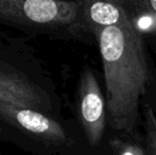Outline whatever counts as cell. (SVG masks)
I'll list each match as a JSON object with an SVG mask.
<instances>
[{"instance_id":"52a82bcc","label":"cell","mask_w":156,"mask_h":155,"mask_svg":"<svg viewBox=\"0 0 156 155\" xmlns=\"http://www.w3.org/2000/svg\"><path fill=\"white\" fill-rule=\"evenodd\" d=\"M146 143L149 155H156V110L148 106L144 113Z\"/></svg>"},{"instance_id":"8fae6325","label":"cell","mask_w":156,"mask_h":155,"mask_svg":"<svg viewBox=\"0 0 156 155\" xmlns=\"http://www.w3.org/2000/svg\"><path fill=\"white\" fill-rule=\"evenodd\" d=\"M2 32H0V48L3 46V35H2Z\"/></svg>"},{"instance_id":"277c9868","label":"cell","mask_w":156,"mask_h":155,"mask_svg":"<svg viewBox=\"0 0 156 155\" xmlns=\"http://www.w3.org/2000/svg\"><path fill=\"white\" fill-rule=\"evenodd\" d=\"M0 123L45 148H58L71 143L65 126L55 116L27 106L0 101Z\"/></svg>"},{"instance_id":"30bf717a","label":"cell","mask_w":156,"mask_h":155,"mask_svg":"<svg viewBox=\"0 0 156 155\" xmlns=\"http://www.w3.org/2000/svg\"><path fill=\"white\" fill-rule=\"evenodd\" d=\"M4 134H3V130H2V125L0 124V139H4L3 138ZM0 155H2L1 153H0Z\"/></svg>"},{"instance_id":"ba28073f","label":"cell","mask_w":156,"mask_h":155,"mask_svg":"<svg viewBox=\"0 0 156 155\" xmlns=\"http://www.w3.org/2000/svg\"><path fill=\"white\" fill-rule=\"evenodd\" d=\"M109 147L113 155H149L138 143L126 141L118 137L109 140Z\"/></svg>"},{"instance_id":"9c48e42d","label":"cell","mask_w":156,"mask_h":155,"mask_svg":"<svg viewBox=\"0 0 156 155\" xmlns=\"http://www.w3.org/2000/svg\"><path fill=\"white\" fill-rule=\"evenodd\" d=\"M133 5L136 6L137 10L142 13H150L156 15V0H140V1H133Z\"/></svg>"},{"instance_id":"8992f818","label":"cell","mask_w":156,"mask_h":155,"mask_svg":"<svg viewBox=\"0 0 156 155\" xmlns=\"http://www.w3.org/2000/svg\"><path fill=\"white\" fill-rule=\"evenodd\" d=\"M129 16L120 1H84L83 21L87 31L120 25Z\"/></svg>"},{"instance_id":"7a4b0ae2","label":"cell","mask_w":156,"mask_h":155,"mask_svg":"<svg viewBox=\"0 0 156 155\" xmlns=\"http://www.w3.org/2000/svg\"><path fill=\"white\" fill-rule=\"evenodd\" d=\"M84 1L0 0V25L30 36L68 37L85 29Z\"/></svg>"},{"instance_id":"6da1fadb","label":"cell","mask_w":156,"mask_h":155,"mask_svg":"<svg viewBox=\"0 0 156 155\" xmlns=\"http://www.w3.org/2000/svg\"><path fill=\"white\" fill-rule=\"evenodd\" d=\"M93 33L102 58L108 123L116 131L132 133L151 77L141 33L131 15L120 25Z\"/></svg>"},{"instance_id":"5b68a950","label":"cell","mask_w":156,"mask_h":155,"mask_svg":"<svg viewBox=\"0 0 156 155\" xmlns=\"http://www.w3.org/2000/svg\"><path fill=\"white\" fill-rule=\"evenodd\" d=\"M78 116L90 146H97L102 139L106 123V101L100 85L90 68L82 71L78 85Z\"/></svg>"},{"instance_id":"3957f363","label":"cell","mask_w":156,"mask_h":155,"mask_svg":"<svg viewBox=\"0 0 156 155\" xmlns=\"http://www.w3.org/2000/svg\"><path fill=\"white\" fill-rule=\"evenodd\" d=\"M54 96L48 80L23 61L0 51V101L27 106L54 116Z\"/></svg>"}]
</instances>
